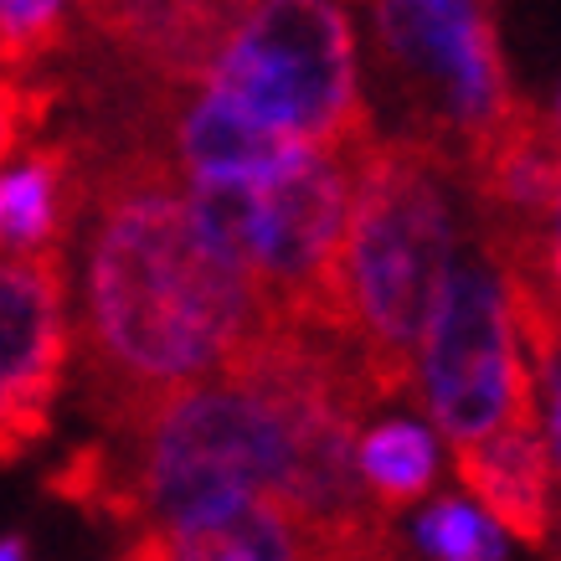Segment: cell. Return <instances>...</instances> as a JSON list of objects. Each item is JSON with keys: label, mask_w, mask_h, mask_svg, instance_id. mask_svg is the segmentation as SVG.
Masks as SVG:
<instances>
[{"label": "cell", "mask_w": 561, "mask_h": 561, "mask_svg": "<svg viewBox=\"0 0 561 561\" xmlns=\"http://www.w3.org/2000/svg\"><path fill=\"white\" fill-rule=\"evenodd\" d=\"M371 408L351 345L268 324L221 376L72 448L47 490L108 526H191L273 505L294 530H335L387 515L356 474Z\"/></svg>", "instance_id": "cell-1"}, {"label": "cell", "mask_w": 561, "mask_h": 561, "mask_svg": "<svg viewBox=\"0 0 561 561\" xmlns=\"http://www.w3.org/2000/svg\"><path fill=\"white\" fill-rule=\"evenodd\" d=\"M88 206L83 381L103 433H119L221 376L268 330V314L238 263L196 227L160 145H114L88 175Z\"/></svg>", "instance_id": "cell-2"}, {"label": "cell", "mask_w": 561, "mask_h": 561, "mask_svg": "<svg viewBox=\"0 0 561 561\" xmlns=\"http://www.w3.org/2000/svg\"><path fill=\"white\" fill-rule=\"evenodd\" d=\"M454 165L433 145L376 135L356 150L345 221V345L356 351L371 402L417 391V345L459 263Z\"/></svg>", "instance_id": "cell-3"}, {"label": "cell", "mask_w": 561, "mask_h": 561, "mask_svg": "<svg viewBox=\"0 0 561 561\" xmlns=\"http://www.w3.org/2000/svg\"><path fill=\"white\" fill-rule=\"evenodd\" d=\"M196 88L309 150H360L376 139L345 0H238Z\"/></svg>", "instance_id": "cell-4"}, {"label": "cell", "mask_w": 561, "mask_h": 561, "mask_svg": "<svg viewBox=\"0 0 561 561\" xmlns=\"http://www.w3.org/2000/svg\"><path fill=\"white\" fill-rule=\"evenodd\" d=\"M371 47L402 103V135L454 165L526 108L515 93L490 0H360Z\"/></svg>", "instance_id": "cell-5"}, {"label": "cell", "mask_w": 561, "mask_h": 561, "mask_svg": "<svg viewBox=\"0 0 561 561\" xmlns=\"http://www.w3.org/2000/svg\"><path fill=\"white\" fill-rule=\"evenodd\" d=\"M536 391L541 387L515 345L494 268L484 257L454 263L417 345V402L443 438L463 448L500 427L541 423Z\"/></svg>", "instance_id": "cell-6"}, {"label": "cell", "mask_w": 561, "mask_h": 561, "mask_svg": "<svg viewBox=\"0 0 561 561\" xmlns=\"http://www.w3.org/2000/svg\"><path fill=\"white\" fill-rule=\"evenodd\" d=\"M68 360V248L0 257V463L26 459L51 433Z\"/></svg>", "instance_id": "cell-7"}, {"label": "cell", "mask_w": 561, "mask_h": 561, "mask_svg": "<svg viewBox=\"0 0 561 561\" xmlns=\"http://www.w3.org/2000/svg\"><path fill=\"white\" fill-rule=\"evenodd\" d=\"M459 484L490 511L494 526H505L515 541H551V448L541 423L500 427L490 438L454 448Z\"/></svg>", "instance_id": "cell-8"}, {"label": "cell", "mask_w": 561, "mask_h": 561, "mask_svg": "<svg viewBox=\"0 0 561 561\" xmlns=\"http://www.w3.org/2000/svg\"><path fill=\"white\" fill-rule=\"evenodd\" d=\"M88 206V171L78 145H36L11 175H0V248H51Z\"/></svg>", "instance_id": "cell-9"}, {"label": "cell", "mask_w": 561, "mask_h": 561, "mask_svg": "<svg viewBox=\"0 0 561 561\" xmlns=\"http://www.w3.org/2000/svg\"><path fill=\"white\" fill-rule=\"evenodd\" d=\"M119 561H299V536L273 505H242L191 526L139 530Z\"/></svg>", "instance_id": "cell-10"}, {"label": "cell", "mask_w": 561, "mask_h": 561, "mask_svg": "<svg viewBox=\"0 0 561 561\" xmlns=\"http://www.w3.org/2000/svg\"><path fill=\"white\" fill-rule=\"evenodd\" d=\"M356 474L376 505L387 515H397L433 490V479H438V448H433V438L417 423H381L371 433H360Z\"/></svg>", "instance_id": "cell-11"}, {"label": "cell", "mask_w": 561, "mask_h": 561, "mask_svg": "<svg viewBox=\"0 0 561 561\" xmlns=\"http://www.w3.org/2000/svg\"><path fill=\"white\" fill-rule=\"evenodd\" d=\"M417 546L433 561H505V541L500 530L479 511H469L463 500H438L433 511L417 520Z\"/></svg>", "instance_id": "cell-12"}, {"label": "cell", "mask_w": 561, "mask_h": 561, "mask_svg": "<svg viewBox=\"0 0 561 561\" xmlns=\"http://www.w3.org/2000/svg\"><path fill=\"white\" fill-rule=\"evenodd\" d=\"M62 0H0V68L32 72L42 57L62 47Z\"/></svg>", "instance_id": "cell-13"}, {"label": "cell", "mask_w": 561, "mask_h": 561, "mask_svg": "<svg viewBox=\"0 0 561 561\" xmlns=\"http://www.w3.org/2000/svg\"><path fill=\"white\" fill-rule=\"evenodd\" d=\"M51 103H57V88L32 83L26 72L0 68V165H5V154L16 150L21 139L47 124Z\"/></svg>", "instance_id": "cell-14"}, {"label": "cell", "mask_w": 561, "mask_h": 561, "mask_svg": "<svg viewBox=\"0 0 561 561\" xmlns=\"http://www.w3.org/2000/svg\"><path fill=\"white\" fill-rule=\"evenodd\" d=\"M299 561H408L397 526H366L299 546Z\"/></svg>", "instance_id": "cell-15"}, {"label": "cell", "mask_w": 561, "mask_h": 561, "mask_svg": "<svg viewBox=\"0 0 561 561\" xmlns=\"http://www.w3.org/2000/svg\"><path fill=\"white\" fill-rule=\"evenodd\" d=\"M0 561H26V541H21V536H5V541H0Z\"/></svg>", "instance_id": "cell-16"}, {"label": "cell", "mask_w": 561, "mask_h": 561, "mask_svg": "<svg viewBox=\"0 0 561 561\" xmlns=\"http://www.w3.org/2000/svg\"><path fill=\"white\" fill-rule=\"evenodd\" d=\"M88 5V16H93V11H108V5H129V0H83Z\"/></svg>", "instance_id": "cell-17"}, {"label": "cell", "mask_w": 561, "mask_h": 561, "mask_svg": "<svg viewBox=\"0 0 561 561\" xmlns=\"http://www.w3.org/2000/svg\"><path fill=\"white\" fill-rule=\"evenodd\" d=\"M557 135H561V114H557Z\"/></svg>", "instance_id": "cell-18"}]
</instances>
